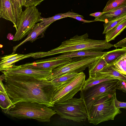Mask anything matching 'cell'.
<instances>
[{
    "label": "cell",
    "mask_w": 126,
    "mask_h": 126,
    "mask_svg": "<svg viewBox=\"0 0 126 126\" xmlns=\"http://www.w3.org/2000/svg\"><path fill=\"white\" fill-rule=\"evenodd\" d=\"M0 17L9 20L15 25V20L11 0H0Z\"/></svg>",
    "instance_id": "cell-14"
},
{
    "label": "cell",
    "mask_w": 126,
    "mask_h": 126,
    "mask_svg": "<svg viewBox=\"0 0 126 126\" xmlns=\"http://www.w3.org/2000/svg\"><path fill=\"white\" fill-rule=\"evenodd\" d=\"M113 63L117 70L126 75V53L120 56Z\"/></svg>",
    "instance_id": "cell-24"
},
{
    "label": "cell",
    "mask_w": 126,
    "mask_h": 126,
    "mask_svg": "<svg viewBox=\"0 0 126 126\" xmlns=\"http://www.w3.org/2000/svg\"><path fill=\"white\" fill-rule=\"evenodd\" d=\"M126 19V13L112 20L105 23L103 34L106 33L120 22Z\"/></svg>",
    "instance_id": "cell-26"
},
{
    "label": "cell",
    "mask_w": 126,
    "mask_h": 126,
    "mask_svg": "<svg viewBox=\"0 0 126 126\" xmlns=\"http://www.w3.org/2000/svg\"><path fill=\"white\" fill-rule=\"evenodd\" d=\"M37 52L26 54L12 53L0 57V71L2 72L11 67L16 62L23 59L32 57Z\"/></svg>",
    "instance_id": "cell-12"
},
{
    "label": "cell",
    "mask_w": 126,
    "mask_h": 126,
    "mask_svg": "<svg viewBox=\"0 0 126 126\" xmlns=\"http://www.w3.org/2000/svg\"><path fill=\"white\" fill-rule=\"evenodd\" d=\"M117 89L126 93V82L124 81L120 80Z\"/></svg>",
    "instance_id": "cell-30"
},
{
    "label": "cell",
    "mask_w": 126,
    "mask_h": 126,
    "mask_svg": "<svg viewBox=\"0 0 126 126\" xmlns=\"http://www.w3.org/2000/svg\"><path fill=\"white\" fill-rule=\"evenodd\" d=\"M107 52L90 50H81L62 54L54 58L55 59H57L65 58H72L75 57L102 56Z\"/></svg>",
    "instance_id": "cell-16"
},
{
    "label": "cell",
    "mask_w": 126,
    "mask_h": 126,
    "mask_svg": "<svg viewBox=\"0 0 126 126\" xmlns=\"http://www.w3.org/2000/svg\"><path fill=\"white\" fill-rule=\"evenodd\" d=\"M72 58H65L55 59L54 57L38 60L32 63H28L21 65L23 67L35 69L52 70L57 67L66 63Z\"/></svg>",
    "instance_id": "cell-11"
},
{
    "label": "cell",
    "mask_w": 126,
    "mask_h": 126,
    "mask_svg": "<svg viewBox=\"0 0 126 126\" xmlns=\"http://www.w3.org/2000/svg\"><path fill=\"white\" fill-rule=\"evenodd\" d=\"M116 91L104 93L99 97L93 104L88 113L89 123L94 125L110 120L121 113L120 109L115 106Z\"/></svg>",
    "instance_id": "cell-4"
},
{
    "label": "cell",
    "mask_w": 126,
    "mask_h": 126,
    "mask_svg": "<svg viewBox=\"0 0 126 126\" xmlns=\"http://www.w3.org/2000/svg\"><path fill=\"white\" fill-rule=\"evenodd\" d=\"M14 38V36L11 33H8L7 36V38L10 40H13Z\"/></svg>",
    "instance_id": "cell-36"
},
{
    "label": "cell",
    "mask_w": 126,
    "mask_h": 126,
    "mask_svg": "<svg viewBox=\"0 0 126 126\" xmlns=\"http://www.w3.org/2000/svg\"><path fill=\"white\" fill-rule=\"evenodd\" d=\"M102 56L95 61L88 67L90 77H94L97 72L108 64Z\"/></svg>",
    "instance_id": "cell-22"
},
{
    "label": "cell",
    "mask_w": 126,
    "mask_h": 126,
    "mask_svg": "<svg viewBox=\"0 0 126 126\" xmlns=\"http://www.w3.org/2000/svg\"><path fill=\"white\" fill-rule=\"evenodd\" d=\"M24 6L25 7L30 6L34 5L36 6L39 4L44 0H25Z\"/></svg>",
    "instance_id": "cell-29"
},
{
    "label": "cell",
    "mask_w": 126,
    "mask_h": 126,
    "mask_svg": "<svg viewBox=\"0 0 126 126\" xmlns=\"http://www.w3.org/2000/svg\"><path fill=\"white\" fill-rule=\"evenodd\" d=\"M114 45L105 40H99L89 38L87 33L76 35L62 42L58 47L47 52H39L34 56L35 59L42 58L59 54L83 50L101 51L109 49Z\"/></svg>",
    "instance_id": "cell-2"
},
{
    "label": "cell",
    "mask_w": 126,
    "mask_h": 126,
    "mask_svg": "<svg viewBox=\"0 0 126 126\" xmlns=\"http://www.w3.org/2000/svg\"><path fill=\"white\" fill-rule=\"evenodd\" d=\"M13 105L6 92H0V106L3 111L7 110Z\"/></svg>",
    "instance_id": "cell-25"
},
{
    "label": "cell",
    "mask_w": 126,
    "mask_h": 126,
    "mask_svg": "<svg viewBox=\"0 0 126 126\" xmlns=\"http://www.w3.org/2000/svg\"><path fill=\"white\" fill-rule=\"evenodd\" d=\"M115 104L116 107L118 108H122L126 109V102L119 101L116 98L115 100Z\"/></svg>",
    "instance_id": "cell-31"
},
{
    "label": "cell",
    "mask_w": 126,
    "mask_h": 126,
    "mask_svg": "<svg viewBox=\"0 0 126 126\" xmlns=\"http://www.w3.org/2000/svg\"><path fill=\"white\" fill-rule=\"evenodd\" d=\"M126 28V19L122 21L106 33L105 40L108 42L114 39L115 38Z\"/></svg>",
    "instance_id": "cell-20"
},
{
    "label": "cell",
    "mask_w": 126,
    "mask_h": 126,
    "mask_svg": "<svg viewBox=\"0 0 126 126\" xmlns=\"http://www.w3.org/2000/svg\"><path fill=\"white\" fill-rule=\"evenodd\" d=\"M5 82V88L13 105L18 102H37L52 108V98L58 89L46 78L30 76L1 75Z\"/></svg>",
    "instance_id": "cell-1"
},
{
    "label": "cell",
    "mask_w": 126,
    "mask_h": 126,
    "mask_svg": "<svg viewBox=\"0 0 126 126\" xmlns=\"http://www.w3.org/2000/svg\"><path fill=\"white\" fill-rule=\"evenodd\" d=\"M51 70L35 69L25 67L21 65H15L1 72L5 75H20L30 76L39 79L46 78L51 73Z\"/></svg>",
    "instance_id": "cell-10"
},
{
    "label": "cell",
    "mask_w": 126,
    "mask_h": 126,
    "mask_svg": "<svg viewBox=\"0 0 126 126\" xmlns=\"http://www.w3.org/2000/svg\"><path fill=\"white\" fill-rule=\"evenodd\" d=\"M80 15L78 14L73 12L69 11L64 13L57 14L53 16L47 18H45L41 17V18L42 21L40 22V23L44 25L48 24L50 25L56 21L62 18L67 17H69L72 16Z\"/></svg>",
    "instance_id": "cell-23"
},
{
    "label": "cell",
    "mask_w": 126,
    "mask_h": 126,
    "mask_svg": "<svg viewBox=\"0 0 126 126\" xmlns=\"http://www.w3.org/2000/svg\"><path fill=\"white\" fill-rule=\"evenodd\" d=\"M51 108L62 119L80 122L85 121L88 117L86 106L81 97L73 98L63 102L55 103Z\"/></svg>",
    "instance_id": "cell-5"
},
{
    "label": "cell",
    "mask_w": 126,
    "mask_h": 126,
    "mask_svg": "<svg viewBox=\"0 0 126 126\" xmlns=\"http://www.w3.org/2000/svg\"><path fill=\"white\" fill-rule=\"evenodd\" d=\"M78 74L75 73H65L50 80L54 85L58 89L72 80Z\"/></svg>",
    "instance_id": "cell-19"
},
{
    "label": "cell",
    "mask_w": 126,
    "mask_h": 126,
    "mask_svg": "<svg viewBox=\"0 0 126 126\" xmlns=\"http://www.w3.org/2000/svg\"><path fill=\"white\" fill-rule=\"evenodd\" d=\"M102 56L73 58L68 62L60 65L53 69L50 74L46 79L50 80L65 73H78L82 72Z\"/></svg>",
    "instance_id": "cell-8"
},
{
    "label": "cell",
    "mask_w": 126,
    "mask_h": 126,
    "mask_svg": "<svg viewBox=\"0 0 126 126\" xmlns=\"http://www.w3.org/2000/svg\"><path fill=\"white\" fill-rule=\"evenodd\" d=\"M0 92H2L4 93L6 92L5 87H4L3 84L2 82V80L0 78Z\"/></svg>",
    "instance_id": "cell-34"
},
{
    "label": "cell",
    "mask_w": 126,
    "mask_h": 126,
    "mask_svg": "<svg viewBox=\"0 0 126 126\" xmlns=\"http://www.w3.org/2000/svg\"><path fill=\"white\" fill-rule=\"evenodd\" d=\"M96 75L113 77L126 82V75L121 73L117 70L113 63L108 64Z\"/></svg>",
    "instance_id": "cell-17"
},
{
    "label": "cell",
    "mask_w": 126,
    "mask_h": 126,
    "mask_svg": "<svg viewBox=\"0 0 126 126\" xmlns=\"http://www.w3.org/2000/svg\"><path fill=\"white\" fill-rule=\"evenodd\" d=\"M119 81L116 79L104 81L87 90L82 89L80 91V97L84 102L88 114L92 106L99 97L105 93L116 91Z\"/></svg>",
    "instance_id": "cell-7"
},
{
    "label": "cell",
    "mask_w": 126,
    "mask_h": 126,
    "mask_svg": "<svg viewBox=\"0 0 126 126\" xmlns=\"http://www.w3.org/2000/svg\"><path fill=\"white\" fill-rule=\"evenodd\" d=\"M15 20V25L14 26L16 30L17 29L19 23L20 16L22 9L20 7L16 0H11Z\"/></svg>",
    "instance_id": "cell-28"
},
{
    "label": "cell",
    "mask_w": 126,
    "mask_h": 126,
    "mask_svg": "<svg viewBox=\"0 0 126 126\" xmlns=\"http://www.w3.org/2000/svg\"><path fill=\"white\" fill-rule=\"evenodd\" d=\"M104 13V12H98L94 13L91 14L90 15V16H94L95 17V18H97L101 16Z\"/></svg>",
    "instance_id": "cell-33"
},
{
    "label": "cell",
    "mask_w": 126,
    "mask_h": 126,
    "mask_svg": "<svg viewBox=\"0 0 126 126\" xmlns=\"http://www.w3.org/2000/svg\"><path fill=\"white\" fill-rule=\"evenodd\" d=\"M20 8L22 9V7L24 4L25 0H16Z\"/></svg>",
    "instance_id": "cell-35"
},
{
    "label": "cell",
    "mask_w": 126,
    "mask_h": 126,
    "mask_svg": "<svg viewBox=\"0 0 126 126\" xmlns=\"http://www.w3.org/2000/svg\"><path fill=\"white\" fill-rule=\"evenodd\" d=\"M117 79L114 78L95 75L93 77H90L85 80L82 90H85L101 82Z\"/></svg>",
    "instance_id": "cell-18"
},
{
    "label": "cell",
    "mask_w": 126,
    "mask_h": 126,
    "mask_svg": "<svg viewBox=\"0 0 126 126\" xmlns=\"http://www.w3.org/2000/svg\"><path fill=\"white\" fill-rule=\"evenodd\" d=\"M50 24L44 25L40 23L36 24L26 39L19 44L13 47L12 53H15L17 48L20 46L27 41L33 42L37 37L44 32Z\"/></svg>",
    "instance_id": "cell-13"
},
{
    "label": "cell",
    "mask_w": 126,
    "mask_h": 126,
    "mask_svg": "<svg viewBox=\"0 0 126 126\" xmlns=\"http://www.w3.org/2000/svg\"><path fill=\"white\" fill-rule=\"evenodd\" d=\"M86 75L82 72L78 73L72 80L57 89L54 92L52 101L54 104L63 102L73 98L82 89Z\"/></svg>",
    "instance_id": "cell-9"
},
{
    "label": "cell",
    "mask_w": 126,
    "mask_h": 126,
    "mask_svg": "<svg viewBox=\"0 0 126 126\" xmlns=\"http://www.w3.org/2000/svg\"><path fill=\"white\" fill-rule=\"evenodd\" d=\"M3 112L19 119H35L40 122H49L57 113L51 108L37 102H21L12 105Z\"/></svg>",
    "instance_id": "cell-3"
},
{
    "label": "cell",
    "mask_w": 126,
    "mask_h": 126,
    "mask_svg": "<svg viewBox=\"0 0 126 126\" xmlns=\"http://www.w3.org/2000/svg\"><path fill=\"white\" fill-rule=\"evenodd\" d=\"M126 13V3L123 5L109 11L104 12L94 20L106 23L120 17Z\"/></svg>",
    "instance_id": "cell-15"
},
{
    "label": "cell",
    "mask_w": 126,
    "mask_h": 126,
    "mask_svg": "<svg viewBox=\"0 0 126 126\" xmlns=\"http://www.w3.org/2000/svg\"><path fill=\"white\" fill-rule=\"evenodd\" d=\"M126 3V0H109L103 10L106 12L121 6Z\"/></svg>",
    "instance_id": "cell-27"
},
{
    "label": "cell",
    "mask_w": 126,
    "mask_h": 126,
    "mask_svg": "<svg viewBox=\"0 0 126 126\" xmlns=\"http://www.w3.org/2000/svg\"><path fill=\"white\" fill-rule=\"evenodd\" d=\"M126 53V47L107 52L102 58L108 64L113 63L119 57Z\"/></svg>",
    "instance_id": "cell-21"
},
{
    "label": "cell",
    "mask_w": 126,
    "mask_h": 126,
    "mask_svg": "<svg viewBox=\"0 0 126 126\" xmlns=\"http://www.w3.org/2000/svg\"><path fill=\"white\" fill-rule=\"evenodd\" d=\"M69 17L75 19L79 21L83 22L84 23H90L91 22L96 21L95 20H87L84 19L83 18V17L81 15L76 16H71Z\"/></svg>",
    "instance_id": "cell-32"
},
{
    "label": "cell",
    "mask_w": 126,
    "mask_h": 126,
    "mask_svg": "<svg viewBox=\"0 0 126 126\" xmlns=\"http://www.w3.org/2000/svg\"><path fill=\"white\" fill-rule=\"evenodd\" d=\"M41 14L36 6L26 7L25 10L20 13L18 26L13 41H18L28 35L36 23L42 21Z\"/></svg>",
    "instance_id": "cell-6"
}]
</instances>
